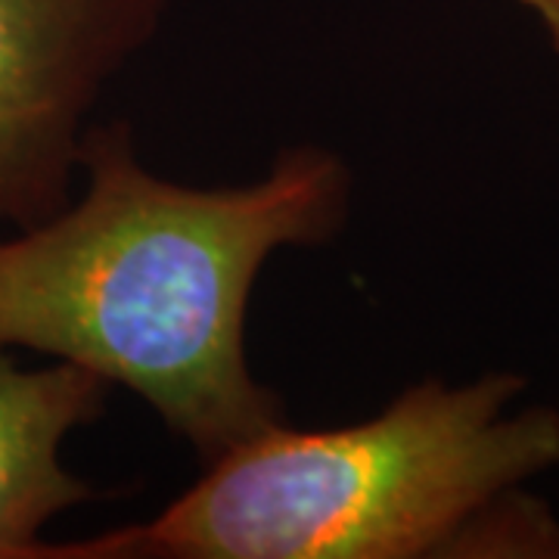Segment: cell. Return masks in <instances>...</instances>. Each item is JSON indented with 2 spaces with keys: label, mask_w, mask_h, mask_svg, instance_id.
Here are the masks:
<instances>
[{
  "label": "cell",
  "mask_w": 559,
  "mask_h": 559,
  "mask_svg": "<svg viewBox=\"0 0 559 559\" xmlns=\"http://www.w3.org/2000/svg\"><path fill=\"white\" fill-rule=\"evenodd\" d=\"M79 171L81 200L0 240V345L131 389L202 460L280 423L246 360V311L277 249L340 234L345 162L293 146L255 183L200 190L153 175L109 121L84 131Z\"/></svg>",
  "instance_id": "cell-1"
},
{
  "label": "cell",
  "mask_w": 559,
  "mask_h": 559,
  "mask_svg": "<svg viewBox=\"0 0 559 559\" xmlns=\"http://www.w3.org/2000/svg\"><path fill=\"white\" fill-rule=\"evenodd\" d=\"M520 373L423 380L377 417L274 423L205 460L153 520L62 544V559L457 557L500 495L559 466V411L516 407Z\"/></svg>",
  "instance_id": "cell-2"
},
{
  "label": "cell",
  "mask_w": 559,
  "mask_h": 559,
  "mask_svg": "<svg viewBox=\"0 0 559 559\" xmlns=\"http://www.w3.org/2000/svg\"><path fill=\"white\" fill-rule=\"evenodd\" d=\"M171 0H0V221L72 200L87 112L159 32Z\"/></svg>",
  "instance_id": "cell-3"
},
{
  "label": "cell",
  "mask_w": 559,
  "mask_h": 559,
  "mask_svg": "<svg viewBox=\"0 0 559 559\" xmlns=\"http://www.w3.org/2000/svg\"><path fill=\"white\" fill-rule=\"evenodd\" d=\"M109 382L72 360L20 367L0 345V559H60L47 522L100 495L62 463L66 439L106 411Z\"/></svg>",
  "instance_id": "cell-4"
},
{
  "label": "cell",
  "mask_w": 559,
  "mask_h": 559,
  "mask_svg": "<svg viewBox=\"0 0 559 559\" xmlns=\"http://www.w3.org/2000/svg\"><path fill=\"white\" fill-rule=\"evenodd\" d=\"M535 20L540 22L544 35L550 38V47L559 53V0H516Z\"/></svg>",
  "instance_id": "cell-5"
}]
</instances>
